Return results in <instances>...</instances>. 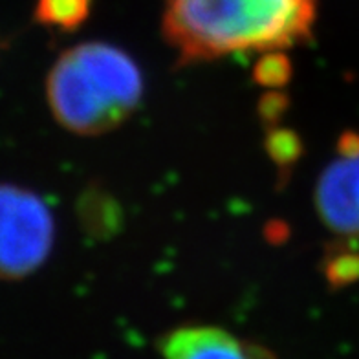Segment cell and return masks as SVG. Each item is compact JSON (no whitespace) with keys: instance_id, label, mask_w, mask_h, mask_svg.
Instances as JSON below:
<instances>
[{"instance_id":"6da1fadb","label":"cell","mask_w":359,"mask_h":359,"mask_svg":"<svg viewBox=\"0 0 359 359\" xmlns=\"http://www.w3.org/2000/svg\"><path fill=\"white\" fill-rule=\"evenodd\" d=\"M317 0H167L163 34L182 61L275 52L303 41Z\"/></svg>"},{"instance_id":"7a4b0ae2","label":"cell","mask_w":359,"mask_h":359,"mask_svg":"<svg viewBox=\"0 0 359 359\" xmlns=\"http://www.w3.org/2000/svg\"><path fill=\"white\" fill-rule=\"evenodd\" d=\"M46 95L52 116L68 133L100 136L133 116L142 101L143 77L119 48L77 44L52 67Z\"/></svg>"},{"instance_id":"3957f363","label":"cell","mask_w":359,"mask_h":359,"mask_svg":"<svg viewBox=\"0 0 359 359\" xmlns=\"http://www.w3.org/2000/svg\"><path fill=\"white\" fill-rule=\"evenodd\" d=\"M53 244V217L32 191L0 184V280H19L44 264Z\"/></svg>"},{"instance_id":"277c9868","label":"cell","mask_w":359,"mask_h":359,"mask_svg":"<svg viewBox=\"0 0 359 359\" xmlns=\"http://www.w3.org/2000/svg\"><path fill=\"white\" fill-rule=\"evenodd\" d=\"M316 208L334 233L359 236V152H343L326 167L316 185Z\"/></svg>"},{"instance_id":"5b68a950","label":"cell","mask_w":359,"mask_h":359,"mask_svg":"<svg viewBox=\"0 0 359 359\" xmlns=\"http://www.w3.org/2000/svg\"><path fill=\"white\" fill-rule=\"evenodd\" d=\"M163 359H262L268 352L218 326H182L161 339Z\"/></svg>"},{"instance_id":"8992f818","label":"cell","mask_w":359,"mask_h":359,"mask_svg":"<svg viewBox=\"0 0 359 359\" xmlns=\"http://www.w3.org/2000/svg\"><path fill=\"white\" fill-rule=\"evenodd\" d=\"M90 0H39V20L59 26V28H76L88 15Z\"/></svg>"}]
</instances>
